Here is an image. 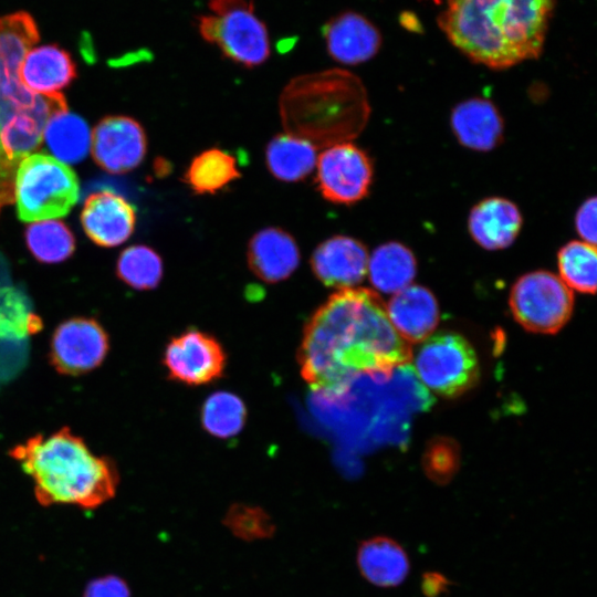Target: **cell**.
<instances>
[{"mask_svg":"<svg viewBox=\"0 0 597 597\" xmlns=\"http://www.w3.org/2000/svg\"><path fill=\"white\" fill-rule=\"evenodd\" d=\"M412 358L374 291L333 293L307 321L297 352L301 375L322 396H343L360 375H389Z\"/></svg>","mask_w":597,"mask_h":597,"instance_id":"cell-1","label":"cell"},{"mask_svg":"<svg viewBox=\"0 0 597 597\" xmlns=\"http://www.w3.org/2000/svg\"><path fill=\"white\" fill-rule=\"evenodd\" d=\"M555 0H447L438 24L472 62L503 70L543 51Z\"/></svg>","mask_w":597,"mask_h":597,"instance_id":"cell-2","label":"cell"},{"mask_svg":"<svg viewBox=\"0 0 597 597\" xmlns=\"http://www.w3.org/2000/svg\"><path fill=\"white\" fill-rule=\"evenodd\" d=\"M9 455L32 479L41 505L71 504L95 509L115 496L119 473L108 457L94 454L70 428L36 433L15 444Z\"/></svg>","mask_w":597,"mask_h":597,"instance_id":"cell-3","label":"cell"},{"mask_svg":"<svg viewBox=\"0 0 597 597\" xmlns=\"http://www.w3.org/2000/svg\"><path fill=\"white\" fill-rule=\"evenodd\" d=\"M286 133L317 147L349 142L365 127L368 100L360 80L333 69L292 78L280 96Z\"/></svg>","mask_w":597,"mask_h":597,"instance_id":"cell-4","label":"cell"},{"mask_svg":"<svg viewBox=\"0 0 597 597\" xmlns=\"http://www.w3.org/2000/svg\"><path fill=\"white\" fill-rule=\"evenodd\" d=\"M39 39L30 13L0 15V143L8 158L17 164L41 146L49 119L67 111L61 93L38 94L21 81L24 55Z\"/></svg>","mask_w":597,"mask_h":597,"instance_id":"cell-5","label":"cell"},{"mask_svg":"<svg viewBox=\"0 0 597 597\" xmlns=\"http://www.w3.org/2000/svg\"><path fill=\"white\" fill-rule=\"evenodd\" d=\"M74 171L45 154H30L17 167L13 200L22 221L63 217L78 198Z\"/></svg>","mask_w":597,"mask_h":597,"instance_id":"cell-6","label":"cell"},{"mask_svg":"<svg viewBox=\"0 0 597 597\" xmlns=\"http://www.w3.org/2000/svg\"><path fill=\"white\" fill-rule=\"evenodd\" d=\"M211 14L198 18V30L208 43L217 45L231 61L254 67L270 55L265 24L256 17L249 0H209Z\"/></svg>","mask_w":597,"mask_h":597,"instance_id":"cell-7","label":"cell"},{"mask_svg":"<svg viewBox=\"0 0 597 597\" xmlns=\"http://www.w3.org/2000/svg\"><path fill=\"white\" fill-rule=\"evenodd\" d=\"M418 379L432 392L457 397L479 378V362L471 344L457 333H439L422 341L413 356Z\"/></svg>","mask_w":597,"mask_h":597,"instance_id":"cell-8","label":"cell"},{"mask_svg":"<svg viewBox=\"0 0 597 597\" xmlns=\"http://www.w3.org/2000/svg\"><path fill=\"white\" fill-rule=\"evenodd\" d=\"M510 307L524 328L543 334L559 331L574 307L573 291L548 271H534L521 276L512 286Z\"/></svg>","mask_w":597,"mask_h":597,"instance_id":"cell-9","label":"cell"},{"mask_svg":"<svg viewBox=\"0 0 597 597\" xmlns=\"http://www.w3.org/2000/svg\"><path fill=\"white\" fill-rule=\"evenodd\" d=\"M316 184L322 196L338 205L364 199L373 182V163L350 142L326 147L316 160Z\"/></svg>","mask_w":597,"mask_h":597,"instance_id":"cell-10","label":"cell"},{"mask_svg":"<svg viewBox=\"0 0 597 597\" xmlns=\"http://www.w3.org/2000/svg\"><path fill=\"white\" fill-rule=\"evenodd\" d=\"M108 349V335L100 322L76 316L55 327L50 341L49 360L59 374L80 376L97 368Z\"/></svg>","mask_w":597,"mask_h":597,"instance_id":"cell-11","label":"cell"},{"mask_svg":"<svg viewBox=\"0 0 597 597\" xmlns=\"http://www.w3.org/2000/svg\"><path fill=\"white\" fill-rule=\"evenodd\" d=\"M163 363L170 379L188 386H201L223 375L227 356L212 335L189 328L169 341Z\"/></svg>","mask_w":597,"mask_h":597,"instance_id":"cell-12","label":"cell"},{"mask_svg":"<svg viewBox=\"0 0 597 597\" xmlns=\"http://www.w3.org/2000/svg\"><path fill=\"white\" fill-rule=\"evenodd\" d=\"M146 149L144 128L127 116L105 117L92 134L93 157L109 172L119 174L136 168L143 161Z\"/></svg>","mask_w":597,"mask_h":597,"instance_id":"cell-13","label":"cell"},{"mask_svg":"<svg viewBox=\"0 0 597 597\" xmlns=\"http://www.w3.org/2000/svg\"><path fill=\"white\" fill-rule=\"evenodd\" d=\"M369 254L358 240L334 235L320 243L312 253L311 268L327 287H354L367 274Z\"/></svg>","mask_w":597,"mask_h":597,"instance_id":"cell-14","label":"cell"},{"mask_svg":"<svg viewBox=\"0 0 597 597\" xmlns=\"http://www.w3.org/2000/svg\"><path fill=\"white\" fill-rule=\"evenodd\" d=\"M87 237L102 247H115L125 242L134 231L136 212L122 196L102 190L92 192L81 213Z\"/></svg>","mask_w":597,"mask_h":597,"instance_id":"cell-15","label":"cell"},{"mask_svg":"<svg viewBox=\"0 0 597 597\" xmlns=\"http://www.w3.org/2000/svg\"><path fill=\"white\" fill-rule=\"evenodd\" d=\"M328 54L337 62L355 65L374 57L381 45L379 30L364 15L347 11L323 27Z\"/></svg>","mask_w":597,"mask_h":597,"instance_id":"cell-16","label":"cell"},{"mask_svg":"<svg viewBox=\"0 0 597 597\" xmlns=\"http://www.w3.org/2000/svg\"><path fill=\"white\" fill-rule=\"evenodd\" d=\"M247 259L256 277L266 283H277L297 269L301 254L296 241L289 232L269 227L250 239Z\"/></svg>","mask_w":597,"mask_h":597,"instance_id":"cell-17","label":"cell"},{"mask_svg":"<svg viewBox=\"0 0 597 597\" xmlns=\"http://www.w3.org/2000/svg\"><path fill=\"white\" fill-rule=\"evenodd\" d=\"M523 219L517 206L502 197L481 200L470 211V235L485 250L495 251L510 247L517 238Z\"/></svg>","mask_w":597,"mask_h":597,"instance_id":"cell-18","label":"cell"},{"mask_svg":"<svg viewBox=\"0 0 597 597\" xmlns=\"http://www.w3.org/2000/svg\"><path fill=\"white\" fill-rule=\"evenodd\" d=\"M386 310L394 328L407 343L425 341L439 321L434 295L420 285L410 284L395 293Z\"/></svg>","mask_w":597,"mask_h":597,"instance_id":"cell-19","label":"cell"},{"mask_svg":"<svg viewBox=\"0 0 597 597\" xmlns=\"http://www.w3.org/2000/svg\"><path fill=\"white\" fill-rule=\"evenodd\" d=\"M75 76L74 61L69 52L56 44L31 48L20 67L23 84L42 95L60 93Z\"/></svg>","mask_w":597,"mask_h":597,"instance_id":"cell-20","label":"cell"},{"mask_svg":"<svg viewBox=\"0 0 597 597\" xmlns=\"http://www.w3.org/2000/svg\"><path fill=\"white\" fill-rule=\"evenodd\" d=\"M451 127L463 146L480 151L494 148L503 134V121L494 104L478 97L454 107Z\"/></svg>","mask_w":597,"mask_h":597,"instance_id":"cell-21","label":"cell"},{"mask_svg":"<svg viewBox=\"0 0 597 597\" xmlns=\"http://www.w3.org/2000/svg\"><path fill=\"white\" fill-rule=\"evenodd\" d=\"M357 566L366 580L383 588L400 585L410 568L405 549L386 536L370 537L359 544Z\"/></svg>","mask_w":597,"mask_h":597,"instance_id":"cell-22","label":"cell"},{"mask_svg":"<svg viewBox=\"0 0 597 597\" xmlns=\"http://www.w3.org/2000/svg\"><path fill=\"white\" fill-rule=\"evenodd\" d=\"M316 160V147L289 133L274 136L265 149L268 169L281 181L303 180L313 171Z\"/></svg>","mask_w":597,"mask_h":597,"instance_id":"cell-23","label":"cell"},{"mask_svg":"<svg viewBox=\"0 0 597 597\" xmlns=\"http://www.w3.org/2000/svg\"><path fill=\"white\" fill-rule=\"evenodd\" d=\"M416 270V258L406 245L387 242L369 256L367 274L375 289L395 294L411 284Z\"/></svg>","mask_w":597,"mask_h":597,"instance_id":"cell-24","label":"cell"},{"mask_svg":"<svg viewBox=\"0 0 597 597\" xmlns=\"http://www.w3.org/2000/svg\"><path fill=\"white\" fill-rule=\"evenodd\" d=\"M241 177L235 158L220 148L197 155L188 166L184 181L197 195L216 193Z\"/></svg>","mask_w":597,"mask_h":597,"instance_id":"cell-25","label":"cell"},{"mask_svg":"<svg viewBox=\"0 0 597 597\" xmlns=\"http://www.w3.org/2000/svg\"><path fill=\"white\" fill-rule=\"evenodd\" d=\"M51 153L65 164H76L90 149V129L83 118L67 111L52 116L43 130Z\"/></svg>","mask_w":597,"mask_h":597,"instance_id":"cell-26","label":"cell"},{"mask_svg":"<svg viewBox=\"0 0 597 597\" xmlns=\"http://www.w3.org/2000/svg\"><path fill=\"white\" fill-rule=\"evenodd\" d=\"M559 277L573 291L594 294L597 281L596 245L573 240L557 254Z\"/></svg>","mask_w":597,"mask_h":597,"instance_id":"cell-27","label":"cell"},{"mask_svg":"<svg viewBox=\"0 0 597 597\" xmlns=\"http://www.w3.org/2000/svg\"><path fill=\"white\" fill-rule=\"evenodd\" d=\"M200 419L202 427L211 436L231 438L242 430L247 408L239 396L229 391H217L202 404Z\"/></svg>","mask_w":597,"mask_h":597,"instance_id":"cell-28","label":"cell"},{"mask_svg":"<svg viewBox=\"0 0 597 597\" xmlns=\"http://www.w3.org/2000/svg\"><path fill=\"white\" fill-rule=\"evenodd\" d=\"M25 241L33 256L44 263H57L69 259L75 249V240L69 228L56 220H40L25 230Z\"/></svg>","mask_w":597,"mask_h":597,"instance_id":"cell-29","label":"cell"},{"mask_svg":"<svg viewBox=\"0 0 597 597\" xmlns=\"http://www.w3.org/2000/svg\"><path fill=\"white\" fill-rule=\"evenodd\" d=\"M163 261L159 254L147 245H132L125 249L116 264L117 276L135 290H153L163 277Z\"/></svg>","mask_w":597,"mask_h":597,"instance_id":"cell-30","label":"cell"},{"mask_svg":"<svg viewBox=\"0 0 597 597\" xmlns=\"http://www.w3.org/2000/svg\"><path fill=\"white\" fill-rule=\"evenodd\" d=\"M222 523L235 537L247 542L271 538L276 531L275 523L265 510L245 503L232 504Z\"/></svg>","mask_w":597,"mask_h":597,"instance_id":"cell-31","label":"cell"},{"mask_svg":"<svg viewBox=\"0 0 597 597\" xmlns=\"http://www.w3.org/2000/svg\"><path fill=\"white\" fill-rule=\"evenodd\" d=\"M577 233L589 244L596 245V198L585 200L575 216Z\"/></svg>","mask_w":597,"mask_h":597,"instance_id":"cell-32","label":"cell"},{"mask_svg":"<svg viewBox=\"0 0 597 597\" xmlns=\"http://www.w3.org/2000/svg\"><path fill=\"white\" fill-rule=\"evenodd\" d=\"M84 597H130V593L123 579L107 576L90 583Z\"/></svg>","mask_w":597,"mask_h":597,"instance_id":"cell-33","label":"cell"},{"mask_svg":"<svg viewBox=\"0 0 597 597\" xmlns=\"http://www.w3.org/2000/svg\"><path fill=\"white\" fill-rule=\"evenodd\" d=\"M18 165L8 158L0 143V209L13 201L14 178Z\"/></svg>","mask_w":597,"mask_h":597,"instance_id":"cell-34","label":"cell"}]
</instances>
